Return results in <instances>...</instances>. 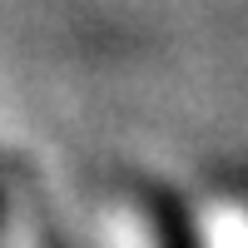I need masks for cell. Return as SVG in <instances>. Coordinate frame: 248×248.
<instances>
[{
	"instance_id": "cell-1",
	"label": "cell",
	"mask_w": 248,
	"mask_h": 248,
	"mask_svg": "<svg viewBox=\"0 0 248 248\" xmlns=\"http://www.w3.org/2000/svg\"><path fill=\"white\" fill-rule=\"evenodd\" d=\"M149 199H154V203H149V214H154L159 248H199V243H194V223H189V214H184L169 194H159V189H154Z\"/></svg>"
},
{
	"instance_id": "cell-2",
	"label": "cell",
	"mask_w": 248,
	"mask_h": 248,
	"mask_svg": "<svg viewBox=\"0 0 248 248\" xmlns=\"http://www.w3.org/2000/svg\"><path fill=\"white\" fill-rule=\"evenodd\" d=\"M35 233H40V248H70L65 238H60V229L45 218V209H40V199H35Z\"/></svg>"
},
{
	"instance_id": "cell-3",
	"label": "cell",
	"mask_w": 248,
	"mask_h": 248,
	"mask_svg": "<svg viewBox=\"0 0 248 248\" xmlns=\"http://www.w3.org/2000/svg\"><path fill=\"white\" fill-rule=\"evenodd\" d=\"M0 223H5V189H0Z\"/></svg>"
}]
</instances>
